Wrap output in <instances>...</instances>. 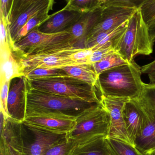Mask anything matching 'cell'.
I'll return each mask as SVG.
<instances>
[{"mask_svg": "<svg viewBox=\"0 0 155 155\" xmlns=\"http://www.w3.org/2000/svg\"><path fill=\"white\" fill-rule=\"evenodd\" d=\"M10 81H5L0 84V90H1V112L3 114L5 118L9 117L8 109H7V98L9 93Z\"/></svg>", "mask_w": 155, "mask_h": 155, "instance_id": "obj_35", "label": "cell"}, {"mask_svg": "<svg viewBox=\"0 0 155 155\" xmlns=\"http://www.w3.org/2000/svg\"><path fill=\"white\" fill-rule=\"evenodd\" d=\"M147 1V0H104L102 6L117 5L139 9Z\"/></svg>", "mask_w": 155, "mask_h": 155, "instance_id": "obj_34", "label": "cell"}, {"mask_svg": "<svg viewBox=\"0 0 155 155\" xmlns=\"http://www.w3.org/2000/svg\"><path fill=\"white\" fill-rule=\"evenodd\" d=\"M103 7L83 13L80 19L67 31L71 34L76 46L85 48L86 37L101 17Z\"/></svg>", "mask_w": 155, "mask_h": 155, "instance_id": "obj_16", "label": "cell"}, {"mask_svg": "<svg viewBox=\"0 0 155 155\" xmlns=\"http://www.w3.org/2000/svg\"><path fill=\"white\" fill-rule=\"evenodd\" d=\"M96 104L35 89L27 83L25 117L52 114L76 118Z\"/></svg>", "mask_w": 155, "mask_h": 155, "instance_id": "obj_2", "label": "cell"}, {"mask_svg": "<svg viewBox=\"0 0 155 155\" xmlns=\"http://www.w3.org/2000/svg\"><path fill=\"white\" fill-rule=\"evenodd\" d=\"M104 0H101V5H102V3H103V2Z\"/></svg>", "mask_w": 155, "mask_h": 155, "instance_id": "obj_39", "label": "cell"}, {"mask_svg": "<svg viewBox=\"0 0 155 155\" xmlns=\"http://www.w3.org/2000/svg\"><path fill=\"white\" fill-rule=\"evenodd\" d=\"M83 13L63 8L50 15V17L38 27L45 33H56L67 31L80 19Z\"/></svg>", "mask_w": 155, "mask_h": 155, "instance_id": "obj_15", "label": "cell"}, {"mask_svg": "<svg viewBox=\"0 0 155 155\" xmlns=\"http://www.w3.org/2000/svg\"><path fill=\"white\" fill-rule=\"evenodd\" d=\"M100 19L94 26L86 39L99 34L107 31L118 27L128 21L138 9L117 5L103 6Z\"/></svg>", "mask_w": 155, "mask_h": 155, "instance_id": "obj_12", "label": "cell"}, {"mask_svg": "<svg viewBox=\"0 0 155 155\" xmlns=\"http://www.w3.org/2000/svg\"><path fill=\"white\" fill-rule=\"evenodd\" d=\"M154 43L149 27L139 8L128 20L126 30L114 48L126 61L130 63L134 61L137 55L151 54L153 50Z\"/></svg>", "mask_w": 155, "mask_h": 155, "instance_id": "obj_3", "label": "cell"}, {"mask_svg": "<svg viewBox=\"0 0 155 155\" xmlns=\"http://www.w3.org/2000/svg\"><path fill=\"white\" fill-rule=\"evenodd\" d=\"M66 73L61 69L37 68L25 74L24 76L29 78H40L52 76L67 75Z\"/></svg>", "mask_w": 155, "mask_h": 155, "instance_id": "obj_30", "label": "cell"}, {"mask_svg": "<svg viewBox=\"0 0 155 155\" xmlns=\"http://www.w3.org/2000/svg\"><path fill=\"white\" fill-rule=\"evenodd\" d=\"M141 69L142 73L148 75L150 84H155V60L150 63L142 66Z\"/></svg>", "mask_w": 155, "mask_h": 155, "instance_id": "obj_36", "label": "cell"}, {"mask_svg": "<svg viewBox=\"0 0 155 155\" xmlns=\"http://www.w3.org/2000/svg\"><path fill=\"white\" fill-rule=\"evenodd\" d=\"M27 87V78L24 75L10 81L7 98L8 115L18 122H23L25 119Z\"/></svg>", "mask_w": 155, "mask_h": 155, "instance_id": "obj_13", "label": "cell"}, {"mask_svg": "<svg viewBox=\"0 0 155 155\" xmlns=\"http://www.w3.org/2000/svg\"><path fill=\"white\" fill-rule=\"evenodd\" d=\"M100 103L107 110L111 119L110 132L108 137L131 144L127 135L123 117L125 104L130 101L123 97L100 96ZM133 145V144H132Z\"/></svg>", "mask_w": 155, "mask_h": 155, "instance_id": "obj_10", "label": "cell"}, {"mask_svg": "<svg viewBox=\"0 0 155 155\" xmlns=\"http://www.w3.org/2000/svg\"><path fill=\"white\" fill-rule=\"evenodd\" d=\"M54 3V0H36L21 13L8 27L13 43L19 31L30 19L40 13L50 12Z\"/></svg>", "mask_w": 155, "mask_h": 155, "instance_id": "obj_17", "label": "cell"}, {"mask_svg": "<svg viewBox=\"0 0 155 155\" xmlns=\"http://www.w3.org/2000/svg\"><path fill=\"white\" fill-rule=\"evenodd\" d=\"M76 118L52 114L25 117L23 123L53 133L67 134L74 126Z\"/></svg>", "mask_w": 155, "mask_h": 155, "instance_id": "obj_14", "label": "cell"}, {"mask_svg": "<svg viewBox=\"0 0 155 155\" xmlns=\"http://www.w3.org/2000/svg\"><path fill=\"white\" fill-rule=\"evenodd\" d=\"M132 100L141 113L143 120L142 132L136 140L134 146L144 154L151 155L155 152V108L139 97Z\"/></svg>", "mask_w": 155, "mask_h": 155, "instance_id": "obj_9", "label": "cell"}, {"mask_svg": "<svg viewBox=\"0 0 155 155\" xmlns=\"http://www.w3.org/2000/svg\"><path fill=\"white\" fill-rule=\"evenodd\" d=\"M107 137H102L77 145L69 155H112Z\"/></svg>", "mask_w": 155, "mask_h": 155, "instance_id": "obj_21", "label": "cell"}, {"mask_svg": "<svg viewBox=\"0 0 155 155\" xmlns=\"http://www.w3.org/2000/svg\"><path fill=\"white\" fill-rule=\"evenodd\" d=\"M25 130L23 122L6 118L0 127V155H25Z\"/></svg>", "mask_w": 155, "mask_h": 155, "instance_id": "obj_8", "label": "cell"}, {"mask_svg": "<svg viewBox=\"0 0 155 155\" xmlns=\"http://www.w3.org/2000/svg\"><path fill=\"white\" fill-rule=\"evenodd\" d=\"M64 9L84 13L102 6L101 0H66Z\"/></svg>", "mask_w": 155, "mask_h": 155, "instance_id": "obj_25", "label": "cell"}, {"mask_svg": "<svg viewBox=\"0 0 155 155\" xmlns=\"http://www.w3.org/2000/svg\"><path fill=\"white\" fill-rule=\"evenodd\" d=\"M25 127V155H44L51 145L66 136L23 123Z\"/></svg>", "mask_w": 155, "mask_h": 155, "instance_id": "obj_11", "label": "cell"}, {"mask_svg": "<svg viewBox=\"0 0 155 155\" xmlns=\"http://www.w3.org/2000/svg\"><path fill=\"white\" fill-rule=\"evenodd\" d=\"M115 51L113 45L109 43L93 51L89 60V64L100 61L113 52Z\"/></svg>", "mask_w": 155, "mask_h": 155, "instance_id": "obj_33", "label": "cell"}, {"mask_svg": "<svg viewBox=\"0 0 155 155\" xmlns=\"http://www.w3.org/2000/svg\"><path fill=\"white\" fill-rule=\"evenodd\" d=\"M151 155H155V152H154Z\"/></svg>", "mask_w": 155, "mask_h": 155, "instance_id": "obj_40", "label": "cell"}, {"mask_svg": "<svg viewBox=\"0 0 155 155\" xmlns=\"http://www.w3.org/2000/svg\"><path fill=\"white\" fill-rule=\"evenodd\" d=\"M140 9L148 27L155 25V0H147Z\"/></svg>", "mask_w": 155, "mask_h": 155, "instance_id": "obj_31", "label": "cell"}, {"mask_svg": "<svg viewBox=\"0 0 155 155\" xmlns=\"http://www.w3.org/2000/svg\"><path fill=\"white\" fill-rule=\"evenodd\" d=\"M139 97L148 105L155 108V84L143 83Z\"/></svg>", "mask_w": 155, "mask_h": 155, "instance_id": "obj_32", "label": "cell"}, {"mask_svg": "<svg viewBox=\"0 0 155 155\" xmlns=\"http://www.w3.org/2000/svg\"><path fill=\"white\" fill-rule=\"evenodd\" d=\"M150 35L154 41H155V25L149 27Z\"/></svg>", "mask_w": 155, "mask_h": 155, "instance_id": "obj_38", "label": "cell"}, {"mask_svg": "<svg viewBox=\"0 0 155 155\" xmlns=\"http://www.w3.org/2000/svg\"><path fill=\"white\" fill-rule=\"evenodd\" d=\"M111 119L107 110L101 103L86 109L76 118L75 124L66 138L77 145L98 137H108Z\"/></svg>", "mask_w": 155, "mask_h": 155, "instance_id": "obj_5", "label": "cell"}, {"mask_svg": "<svg viewBox=\"0 0 155 155\" xmlns=\"http://www.w3.org/2000/svg\"><path fill=\"white\" fill-rule=\"evenodd\" d=\"M123 113L127 135L131 143L134 146L136 140L142 132L143 117L137 107L132 100L125 104Z\"/></svg>", "mask_w": 155, "mask_h": 155, "instance_id": "obj_18", "label": "cell"}, {"mask_svg": "<svg viewBox=\"0 0 155 155\" xmlns=\"http://www.w3.org/2000/svg\"><path fill=\"white\" fill-rule=\"evenodd\" d=\"M26 78L28 85L35 89L94 104L100 103L95 86L68 75Z\"/></svg>", "mask_w": 155, "mask_h": 155, "instance_id": "obj_4", "label": "cell"}, {"mask_svg": "<svg viewBox=\"0 0 155 155\" xmlns=\"http://www.w3.org/2000/svg\"><path fill=\"white\" fill-rule=\"evenodd\" d=\"M82 48L75 46L57 48L21 58L24 74L37 68L61 69L81 64L73 61L71 55Z\"/></svg>", "mask_w": 155, "mask_h": 155, "instance_id": "obj_7", "label": "cell"}, {"mask_svg": "<svg viewBox=\"0 0 155 155\" xmlns=\"http://www.w3.org/2000/svg\"><path fill=\"white\" fill-rule=\"evenodd\" d=\"M128 21H127L125 22L114 29L86 39L85 43V48H92L93 51H94L109 43L113 44V47H114L116 42L126 30Z\"/></svg>", "mask_w": 155, "mask_h": 155, "instance_id": "obj_20", "label": "cell"}, {"mask_svg": "<svg viewBox=\"0 0 155 155\" xmlns=\"http://www.w3.org/2000/svg\"><path fill=\"white\" fill-rule=\"evenodd\" d=\"M35 1L36 0H13L7 18V27Z\"/></svg>", "mask_w": 155, "mask_h": 155, "instance_id": "obj_28", "label": "cell"}, {"mask_svg": "<svg viewBox=\"0 0 155 155\" xmlns=\"http://www.w3.org/2000/svg\"><path fill=\"white\" fill-rule=\"evenodd\" d=\"M13 0H1L0 15L3 17L7 25V18Z\"/></svg>", "mask_w": 155, "mask_h": 155, "instance_id": "obj_37", "label": "cell"}, {"mask_svg": "<svg viewBox=\"0 0 155 155\" xmlns=\"http://www.w3.org/2000/svg\"><path fill=\"white\" fill-rule=\"evenodd\" d=\"M77 46L69 31L56 33H45L38 27L14 44L13 51L20 58L38 54L57 48Z\"/></svg>", "mask_w": 155, "mask_h": 155, "instance_id": "obj_6", "label": "cell"}, {"mask_svg": "<svg viewBox=\"0 0 155 155\" xmlns=\"http://www.w3.org/2000/svg\"><path fill=\"white\" fill-rule=\"evenodd\" d=\"M49 12L47 11L40 13L30 19L19 31L15 39L14 43H15L20 41L31 31L35 28L39 27L43 23L46 21L50 16V15H48Z\"/></svg>", "mask_w": 155, "mask_h": 155, "instance_id": "obj_26", "label": "cell"}, {"mask_svg": "<svg viewBox=\"0 0 155 155\" xmlns=\"http://www.w3.org/2000/svg\"><path fill=\"white\" fill-rule=\"evenodd\" d=\"M76 146L66 136L49 146L44 155H69Z\"/></svg>", "mask_w": 155, "mask_h": 155, "instance_id": "obj_27", "label": "cell"}, {"mask_svg": "<svg viewBox=\"0 0 155 155\" xmlns=\"http://www.w3.org/2000/svg\"><path fill=\"white\" fill-rule=\"evenodd\" d=\"M62 69L69 76L80 79L93 86H96L98 75L92 64L71 65Z\"/></svg>", "mask_w": 155, "mask_h": 155, "instance_id": "obj_22", "label": "cell"}, {"mask_svg": "<svg viewBox=\"0 0 155 155\" xmlns=\"http://www.w3.org/2000/svg\"><path fill=\"white\" fill-rule=\"evenodd\" d=\"M23 75L24 69L20 57L13 51L1 54V83Z\"/></svg>", "mask_w": 155, "mask_h": 155, "instance_id": "obj_19", "label": "cell"}, {"mask_svg": "<svg viewBox=\"0 0 155 155\" xmlns=\"http://www.w3.org/2000/svg\"><path fill=\"white\" fill-rule=\"evenodd\" d=\"M1 54L12 51L14 43L3 17L0 15Z\"/></svg>", "mask_w": 155, "mask_h": 155, "instance_id": "obj_29", "label": "cell"}, {"mask_svg": "<svg viewBox=\"0 0 155 155\" xmlns=\"http://www.w3.org/2000/svg\"><path fill=\"white\" fill-rule=\"evenodd\" d=\"M129 63L117 52L114 51L100 61L92 64L97 75L105 71L120 65Z\"/></svg>", "mask_w": 155, "mask_h": 155, "instance_id": "obj_23", "label": "cell"}, {"mask_svg": "<svg viewBox=\"0 0 155 155\" xmlns=\"http://www.w3.org/2000/svg\"><path fill=\"white\" fill-rule=\"evenodd\" d=\"M142 74L141 67L134 61L100 74L96 87L101 95L133 100L141 94Z\"/></svg>", "mask_w": 155, "mask_h": 155, "instance_id": "obj_1", "label": "cell"}, {"mask_svg": "<svg viewBox=\"0 0 155 155\" xmlns=\"http://www.w3.org/2000/svg\"><path fill=\"white\" fill-rule=\"evenodd\" d=\"M107 140L112 155H147L129 143L109 137Z\"/></svg>", "mask_w": 155, "mask_h": 155, "instance_id": "obj_24", "label": "cell"}]
</instances>
